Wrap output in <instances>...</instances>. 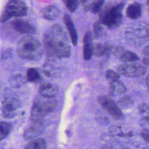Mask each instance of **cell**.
<instances>
[{
    "mask_svg": "<svg viewBox=\"0 0 149 149\" xmlns=\"http://www.w3.org/2000/svg\"><path fill=\"white\" fill-rule=\"evenodd\" d=\"M43 51L51 59H59L69 58L70 46L66 33L58 24L51 26L43 38Z\"/></svg>",
    "mask_w": 149,
    "mask_h": 149,
    "instance_id": "6da1fadb",
    "label": "cell"
},
{
    "mask_svg": "<svg viewBox=\"0 0 149 149\" xmlns=\"http://www.w3.org/2000/svg\"><path fill=\"white\" fill-rule=\"evenodd\" d=\"M17 52L22 58L34 61L38 60L41 57L43 48L37 39L30 35H26L19 41Z\"/></svg>",
    "mask_w": 149,
    "mask_h": 149,
    "instance_id": "7a4b0ae2",
    "label": "cell"
},
{
    "mask_svg": "<svg viewBox=\"0 0 149 149\" xmlns=\"http://www.w3.org/2000/svg\"><path fill=\"white\" fill-rule=\"evenodd\" d=\"M124 3L122 2H110L101 10L99 15L100 23L108 29L116 28L123 20L122 10Z\"/></svg>",
    "mask_w": 149,
    "mask_h": 149,
    "instance_id": "3957f363",
    "label": "cell"
},
{
    "mask_svg": "<svg viewBox=\"0 0 149 149\" xmlns=\"http://www.w3.org/2000/svg\"><path fill=\"white\" fill-rule=\"evenodd\" d=\"M57 102L55 97H47L39 95L34 100L31 112L32 121H41L55 108Z\"/></svg>",
    "mask_w": 149,
    "mask_h": 149,
    "instance_id": "277c9868",
    "label": "cell"
},
{
    "mask_svg": "<svg viewBox=\"0 0 149 149\" xmlns=\"http://www.w3.org/2000/svg\"><path fill=\"white\" fill-rule=\"evenodd\" d=\"M27 9L26 4L20 0H10L6 5L0 16V22H5L11 17H19L25 16Z\"/></svg>",
    "mask_w": 149,
    "mask_h": 149,
    "instance_id": "5b68a950",
    "label": "cell"
},
{
    "mask_svg": "<svg viewBox=\"0 0 149 149\" xmlns=\"http://www.w3.org/2000/svg\"><path fill=\"white\" fill-rule=\"evenodd\" d=\"M20 107V104L16 95L10 90L5 91L2 106L3 116L5 118L15 117Z\"/></svg>",
    "mask_w": 149,
    "mask_h": 149,
    "instance_id": "8992f818",
    "label": "cell"
},
{
    "mask_svg": "<svg viewBox=\"0 0 149 149\" xmlns=\"http://www.w3.org/2000/svg\"><path fill=\"white\" fill-rule=\"evenodd\" d=\"M118 72L123 76L134 77L144 75L147 72V69L139 63H125L119 66Z\"/></svg>",
    "mask_w": 149,
    "mask_h": 149,
    "instance_id": "52a82bcc",
    "label": "cell"
},
{
    "mask_svg": "<svg viewBox=\"0 0 149 149\" xmlns=\"http://www.w3.org/2000/svg\"><path fill=\"white\" fill-rule=\"evenodd\" d=\"M98 101L101 106L113 118L121 119L123 113L118 105L108 95H101L98 97Z\"/></svg>",
    "mask_w": 149,
    "mask_h": 149,
    "instance_id": "ba28073f",
    "label": "cell"
},
{
    "mask_svg": "<svg viewBox=\"0 0 149 149\" xmlns=\"http://www.w3.org/2000/svg\"><path fill=\"white\" fill-rule=\"evenodd\" d=\"M126 37L133 42H137L138 44H141L146 40H148V28L141 29L139 27H132L126 33Z\"/></svg>",
    "mask_w": 149,
    "mask_h": 149,
    "instance_id": "9c48e42d",
    "label": "cell"
},
{
    "mask_svg": "<svg viewBox=\"0 0 149 149\" xmlns=\"http://www.w3.org/2000/svg\"><path fill=\"white\" fill-rule=\"evenodd\" d=\"M12 27L17 33L29 35L35 32V27L28 21L23 19H15L11 22Z\"/></svg>",
    "mask_w": 149,
    "mask_h": 149,
    "instance_id": "30bf717a",
    "label": "cell"
},
{
    "mask_svg": "<svg viewBox=\"0 0 149 149\" xmlns=\"http://www.w3.org/2000/svg\"><path fill=\"white\" fill-rule=\"evenodd\" d=\"M44 130L43 121H32L31 125L25 130L23 137L26 140H33L40 136Z\"/></svg>",
    "mask_w": 149,
    "mask_h": 149,
    "instance_id": "8fae6325",
    "label": "cell"
},
{
    "mask_svg": "<svg viewBox=\"0 0 149 149\" xmlns=\"http://www.w3.org/2000/svg\"><path fill=\"white\" fill-rule=\"evenodd\" d=\"M93 36L91 32L88 30L86 31L83 37V58L86 61H88L91 59L93 55Z\"/></svg>",
    "mask_w": 149,
    "mask_h": 149,
    "instance_id": "7c38bea8",
    "label": "cell"
},
{
    "mask_svg": "<svg viewBox=\"0 0 149 149\" xmlns=\"http://www.w3.org/2000/svg\"><path fill=\"white\" fill-rule=\"evenodd\" d=\"M63 19L65 24L66 26L67 30L69 32L71 42L73 44V45L76 46L77 44L78 36H77L76 29H75V27L73 24L72 20L70 16L68 14L64 15Z\"/></svg>",
    "mask_w": 149,
    "mask_h": 149,
    "instance_id": "4fadbf2b",
    "label": "cell"
},
{
    "mask_svg": "<svg viewBox=\"0 0 149 149\" xmlns=\"http://www.w3.org/2000/svg\"><path fill=\"white\" fill-rule=\"evenodd\" d=\"M58 92L57 87L49 83H44L39 87V94L44 97H55Z\"/></svg>",
    "mask_w": 149,
    "mask_h": 149,
    "instance_id": "5bb4252c",
    "label": "cell"
},
{
    "mask_svg": "<svg viewBox=\"0 0 149 149\" xmlns=\"http://www.w3.org/2000/svg\"><path fill=\"white\" fill-rule=\"evenodd\" d=\"M141 6L137 2L130 3L126 8V14L127 17L130 19L136 20L139 19L141 15Z\"/></svg>",
    "mask_w": 149,
    "mask_h": 149,
    "instance_id": "9a60e30c",
    "label": "cell"
},
{
    "mask_svg": "<svg viewBox=\"0 0 149 149\" xmlns=\"http://www.w3.org/2000/svg\"><path fill=\"white\" fill-rule=\"evenodd\" d=\"M112 49L111 45L109 43L104 44L95 43L93 45V55L95 56H101L108 54Z\"/></svg>",
    "mask_w": 149,
    "mask_h": 149,
    "instance_id": "2e32d148",
    "label": "cell"
},
{
    "mask_svg": "<svg viewBox=\"0 0 149 149\" xmlns=\"http://www.w3.org/2000/svg\"><path fill=\"white\" fill-rule=\"evenodd\" d=\"M59 15V9L54 5H49L46 6L42 10V16L45 19L47 20H54L57 18Z\"/></svg>",
    "mask_w": 149,
    "mask_h": 149,
    "instance_id": "e0dca14e",
    "label": "cell"
},
{
    "mask_svg": "<svg viewBox=\"0 0 149 149\" xmlns=\"http://www.w3.org/2000/svg\"><path fill=\"white\" fill-rule=\"evenodd\" d=\"M126 91V87L121 81L117 80L110 83L109 93L111 95L121 94Z\"/></svg>",
    "mask_w": 149,
    "mask_h": 149,
    "instance_id": "ac0fdd59",
    "label": "cell"
},
{
    "mask_svg": "<svg viewBox=\"0 0 149 149\" xmlns=\"http://www.w3.org/2000/svg\"><path fill=\"white\" fill-rule=\"evenodd\" d=\"M24 149H46V143L42 138H36L29 142Z\"/></svg>",
    "mask_w": 149,
    "mask_h": 149,
    "instance_id": "d6986e66",
    "label": "cell"
},
{
    "mask_svg": "<svg viewBox=\"0 0 149 149\" xmlns=\"http://www.w3.org/2000/svg\"><path fill=\"white\" fill-rule=\"evenodd\" d=\"M119 59L123 62H132L139 60V56L134 52L130 51H123L119 56Z\"/></svg>",
    "mask_w": 149,
    "mask_h": 149,
    "instance_id": "ffe728a7",
    "label": "cell"
},
{
    "mask_svg": "<svg viewBox=\"0 0 149 149\" xmlns=\"http://www.w3.org/2000/svg\"><path fill=\"white\" fill-rule=\"evenodd\" d=\"M27 80L32 83H38L41 80L39 72L35 68H29L27 70Z\"/></svg>",
    "mask_w": 149,
    "mask_h": 149,
    "instance_id": "44dd1931",
    "label": "cell"
},
{
    "mask_svg": "<svg viewBox=\"0 0 149 149\" xmlns=\"http://www.w3.org/2000/svg\"><path fill=\"white\" fill-rule=\"evenodd\" d=\"M12 125L7 122H0V141L5 139L12 130Z\"/></svg>",
    "mask_w": 149,
    "mask_h": 149,
    "instance_id": "7402d4cb",
    "label": "cell"
},
{
    "mask_svg": "<svg viewBox=\"0 0 149 149\" xmlns=\"http://www.w3.org/2000/svg\"><path fill=\"white\" fill-rule=\"evenodd\" d=\"M117 104L120 109H127L133 105V102L128 96H124L120 98L118 100Z\"/></svg>",
    "mask_w": 149,
    "mask_h": 149,
    "instance_id": "603a6c76",
    "label": "cell"
},
{
    "mask_svg": "<svg viewBox=\"0 0 149 149\" xmlns=\"http://www.w3.org/2000/svg\"><path fill=\"white\" fill-rule=\"evenodd\" d=\"M105 0H94L91 4L88 10L91 13H97L99 12L102 7Z\"/></svg>",
    "mask_w": 149,
    "mask_h": 149,
    "instance_id": "cb8c5ba5",
    "label": "cell"
},
{
    "mask_svg": "<svg viewBox=\"0 0 149 149\" xmlns=\"http://www.w3.org/2000/svg\"><path fill=\"white\" fill-rule=\"evenodd\" d=\"M24 80L20 74H16L13 76L10 79V84L13 87H19L24 83Z\"/></svg>",
    "mask_w": 149,
    "mask_h": 149,
    "instance_id": "d4e9b609",
    "label": "cell"
},
{
    "mask_svg": "<svg viewBox=\"0 0 149 149\" xmlns=\"http://www.w3.org/2000/svg\"><path fill=\"white\" fill-rule=\"evenodd\" d=\"M93 36L95 38H98L102 36L103 31L102 24L100 23V21H96L93 24Z\"/></svg>",
    "mask_w": 149,
    "mask_h": 149,
    "instance_id": "484cf974",
    "label": "cell"
},
{
    "mask_svg": "<svg viewBox=\"0 0 149 149\" xmlns=\"http://www.w3.org/2000/svg\"><path fill=\"white\" fill-rule=\"evenodd\" d=\"M65 6L70 12H74L78 6V0H62Z\"/></svg>",
    "mask_w": 149,
    "mask_h": 149,
    "instance_id": "4316f807",
    "label": "cell"
},
{
    "mask_svg": "<svg viewBox=\"0 0 149 149\" xmlns=\"http://www.w3.org/2000/svg\"><path fill=\"white\" fill-rule=\"evenodd\" d=\"M105 77L106 79L111 83L112 81H114L115 80H119V75L116 72H114L112 70H108L105 73Z\"/></svg>",
    "mask_w": 149,
    "mask_h": 149,
    "instance_id": "83f0119b",
    "label": "cell"
},
{
    "mask_svg": "<svg viewBox=\"0 0 149 149\" xmlns=\"http://www.w3.org/2000/svg\"><path fill=\"white\" fill-rule=\"evenodd\" d=\"M94 0H80L81 5H83L84 9L86 10H88V9Z\"/></svg>",
    "mask_w": 149,
    "mask_h": 149,
    "instance_id": "f1b7e54d",
    "label": "cell"
},
{
    "mask_svg": "<svg viewBox=\"0 0 149 149\" xmlns=\"http://www.w3.org/2000/svg\"><path fill=\"white\" fill-rule=\"evenodd\" d=\"M123 51H124V50H123V48L122 47L117 46V47H115L113 48V54L115 55L119 56Z\"/></svg>",
    "mask_w": 149,
    "mask_h": 149,
    "instance_id": "f546056e",
    "label": "cell"
},
{
    "mask_svg": "<svg viewBox=\"0 0 149 149\" xmlns=\"http://www.w3.org/2000/svg\"><path fill=\"white\" fill-rule=\"evenodd\" d=\"M139 112L141 113H148V107L146 104H144L141 105L139 107Z\"/></svg>",
    "mask_w": 149,
    "mask_h": 149,
    "instance_id": "4dcf8cb0",
    "label": "cell"
},
{
    "mask_svg": "<svg viewBox=\"0 0 149 149\" xmlns=\"http://www.w3.org/2000/svg\"><path fill=\"white\" fill-rule=\"evenodd\" d=\"M141 136L146 141L147 143L148 142V138H149V132L147 129H144L141 132Z\"/></svg>",
    "mask_w": 149,
    "mask_h": 149,
    "instance_id": "1f68e13d",
    "label": "cell"
},
{
    "mask_svg": "<svg viewBox=\"0 0 149 149\" xmlns=\"http://www.w3.org/2000/svg\"><path fill=\"white\" fill-rule=\"evenodd\" d=\"M143 52L144 54L147 56H148V54H149V49H148V45H147L146 47H144L143 49Z\"/></svg>",
    "mask_w": 149,
    "mask_h": 149,
    "instance_id": "d6a6232c",
    "label": "cell"
},
{
    "mask_svg": "<svg viewBox=\"0 0 149 149\" xmlns=\"http://www.w3.org/2000/svg\"><path fill=\"white\" fill-rule=\"evenodd\" d=\"M148 62H149V61H148V56H147V57L143 58V64H144V65L148 66Z\"/></svg>",
    "mask_w": 149,
    "mask_h": 149,
    "instance_id": "836d02e7",
    "label": "cell"
},
{
    "mask_svg": "<svg viewBox=\"0 0 149 149\" xmlns=\"http://www.w3.org/2000/svg\"><path fill=\"white\" fill-rule=\"evenodd\" d=\"M148 0H147V1H146V5H147V6H148Z\"/></svg>",
    "mask_w": 149,
    "mask_h": 149,
    "instance_id": "e575fe53",
    "label": "cell"
}]
</instances>
